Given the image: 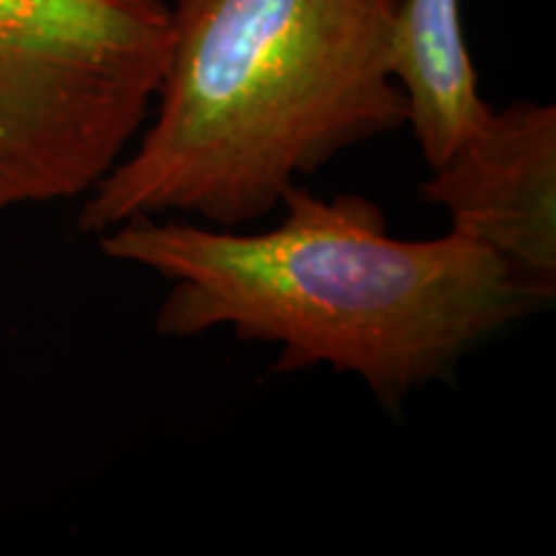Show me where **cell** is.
Returning a JSON list of instances; mask_svg holds the SVG:
<instances>
[{
	"mask_svg": "<svg viewBox=\"0 0 556 556\" xmlns=\"http://www.w3.org/2000/svg\"><path fill=\"white\" fill-rule=\"evenodd\" d=\"M263 232L148 217L96 240L106 258L168 281L157 336L229 330L281 348L274 374L330 366L389 409L544 307L492 250L451 229L394 238L358 193L325 199L299 184Z\"/></svg>",
	"mask_w": 556,
	"mask_h": 556,
	"instance_id": "6da1fadb",
	"label": "cell"
},
{
	"mask_svg": "<svg viewBox=\"0 0 556 556\" xmlns=\"http://www.w3.org/2000/svg\"><path fill=\"white\" fill-rule=\"evenodd\" d=\"M400 0H176L152 124L83 199L90 238L131 219L242 229L345 150L407 127Z\"/></svg>",
	"mask_w": 556,
	"mask_h": 556,
	"instance_id": "7a4b0ae2",
	"label": "cell"
},
{
	"mask_svg": "<svg viewBox=\"0 0 556 556\" xmlns=\"http://www.w3.org/2000/svg\"><path fill=\"white\" fill-rule=\"evenodd\" d=\"M165 0H0V219L86 199L150 119Z\"/></svg>",
	"mask_w": 556,
	"mask_h": 556,
	"instance_id": "3957f363",
	"label": "cell"
},
{
	"mask_svg": "<svg viewBox=\"0 0 556 556\" xmlns=\"http://www.w3.org/2000/svg\"><path fill=\"white\" fill-rule=\"evenodd\" d=\"M451 232L479 242L548 304L556 294V109L516 101L492 109L467 142L420 186Z\"/></svg>",
	"mask_w": 556,
	"mask_h": 556,
	"instance_id": "277c9868",
	"label": "cell"
},
{
	"mask_svg": "<svg viewBox=\"0 0 556 556\" xmlns=\"http://www.w3.org/2000/svg\"><path fill=\"white\" fill-rule=\"evenodd\" d=\"M392 73L405 93L407 127L428 168L448 160L492 111L479 96L462 0H400Z\"/></svg>",
	"mask_w": 556,
	"mask_h": 556,
	"instance_id": "5b68a950",
	"label": "cell"
}]
</instances>
